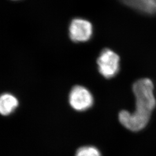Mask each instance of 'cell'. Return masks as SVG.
I'll list each match as a JSON object with an SVG mask.
<instances>
[{"label":"cell","instance_id":"1","mask_svg":"<svg viewBox=\"0 0 156 156\" xmlns=\"http://www.w3.org/2000/svg\"><path fill=\"white\" fill-rule=\"evenodd\" d=\"M153 90V84L149 79H141L134 83L135 110L133 113L124 110L119 114V120L124 127L136 132L147 126L156 105Z\"/></svg>","mask_w":156,"mask_h":156},{"label":"cell","instance_id":"2","mask_svg":"<svg viewBox=\"0 0 156 156\" xmlns=\"http://www.w3.org/2000/svg\"><path fill=\"white\" fill-rule=\"evenodd\" d=\"M98 70L105 78L114 77L120 69V57L113 51L105 49L101 53L97 60Z\"/></svg>","mask_w":156,"mask_h":156},{"label":"cell","instance_id":"3","mask_svg":"<svg viewBox=\"0 0 156 156\" xmlns=\"http://www.w3.org/2000/svg\"><path fill=\"white\" fill-rule=\"evenodd\" d=\"M69 101L73 109L82 112L92 106L93 97L89 90L83 86H75L70 91Z\"/></svg>","mask_w":156,"mask_h":156},{"label":"cell","instance_id":"4","mask_svg":"<svg viewBox=\"0 0 156 156\" xmlns=\"http://www.w3.org/2000/svg\"><path fill=\"white\" fill-rule=\"evenodd\" d=\"M93 34V27L89 21L75 19L69 26V37L73 42H82L89 40Z\"/></svg>","mask_w":156,"mask_h":156},{"label":"cell","instance_id":"5","mask_svg":"<svg viewBox=\"0 0 156 156\" xmlns=\"http://www.w3.org/2000/svg\"><path fill=\"white\" fill-rule=\"evenodd\" d=\"M124 5L146 15L156 14V0H120Z\"/></svg>","mask_w":156,"mask_h":156},{"label":"cell","instance_id":"6","mask_svg":"<svg viewBox=\"0 0 156 156\" xmlns=\"http://www.w3.org/2000/svg\"><path fill=\"white\" fill-rule=\"evenodd\" d=\"M19 105V101L13 95L5 93L0 98V112L2 115L8 116L13 113Z\"/></svg>","mask_w":156,"mask_h":156},{"label":"cell","instance_id":"7","mask_svg":"<svg viewBox=\"0 0 156 156\" xmlns=\"http://www.w3.org/2000/svg\"><path fill=\"white\" fill-rule=\"evenodd\" d=\"M75 156H101V154L99 150L94 146H86L78 149Z\"/></svg>","mask_w":156,"mask_h":156}]
</instances>
